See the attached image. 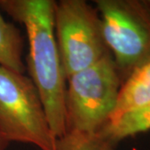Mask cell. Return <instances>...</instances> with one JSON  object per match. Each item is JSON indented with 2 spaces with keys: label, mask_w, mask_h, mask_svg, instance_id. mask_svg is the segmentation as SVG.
<instances>
[{
  "label": "cell",
  "mask_w": 150,
  "mask_h": 150,
  "mask_svg": "<svg viewBox=\"0 0 150 150\" xmlns=\"http://www.w3.org/2000/svg\"><path fill=\"white\" fill-rule=\"evenodd\" d=\"M150 103V59L134 69L124 80L115 108L107 123H113L124 113Z\"/></svg>",
  "instance_id": "8992f818"
},
{
  "label": "cell",
  "mask_w": 150,
  "mask_h": 150,
  "mask_svg": "<svg viewBox=\"0 0 150 150\" xmlns=\"http://www.w3.org/2000/svg\"><path fill=\"white\" fill-rule=\"evenodd\" d=\"M0 132L9 143L54 150L52 134L38 92L25 75L0 66Z\"/></svg>",
  "instance_id": "277c9868"
},
{
  "label": "cell",
  "mask_w": 150,
  "mask_h": 150,
  "mask_svg": "<svg viewBox=\"0 0 150 150\" xmlns=\"http://www.w3.org/2000/svg\"><path fill=\"white\" fill-rule=\"evenodd\" d=\"M54 31L66 79L110 54L97 8L83 0L54 2Z\"/></svg>",
  "instance_id": "5b68a950"
},
{
  "label": "cell",
  "mask_w": 150,
  "mask_h": 150,
  "mask_svg": "<svg viewBox=\"0 0 150 150\" xmlns=\"http://www.w3.org/2000/svg\"><path fill=\"white\" fill-rule=\"evenodd\" d=\"M144 2L146 6L148 7V8L150 10V0H144Z\"/></svg>",
  "instance_id": "8fae6325"
},
{
  "label": "cell",
  "mask_w": 150,
  "mask_h": 150,
  "mask_svg": "<svg viewBox=\"0 0 150 150\" xmlns=\"http://www.w3.org/2000/svg\"><path fill=\"white\" fill-rule=\"evenodd\" d=\"M65 96L67 131L97 134L113 111L123 83L112 54L71 75Z\"/></svg>",
  "instance_id": "7a4b0ae2"
},
{
  "label": "cell",
  "mask_w": 150,
  "mask_h": 150,
  "mask_svg": "<svg viewBox=\"0 0 150 150\" xmlns=\"http://www.w3.org/2000/svg\"><path fill=\"white\" fill-rule=\"evenodd\" d=\"M54 150H115V148L98 134L67 131L56 139Z\"/></svg>",
  "instance_id": "9c48e42d"
},
{
  "label": "cell",
  "mask_w": 150,
  "mask_h": 150,
  "mask_svg": "<svg viewBox=\"0 0 150 150\" xmlns=\"http://www.w3.org/2000/svg\"><path fill=\"white\" fill-rule=\"evenodd\" d=\"M0 8L25 28L29 79L38 92L52 134L59 138L67 132V87L54 31V1L0 0Z\"/></svg>",
  "instance_id": "6da1fadb"
},
{
  "label": "cell",
  "mask_w": 150,
  "mask_h": 150,
  "mask_svg": "<svg viewBox=\"0 0 150 150\" xmlns=\"http://www.w3.org/2000/svg\"><path fill=\"white\" fill-rule=\"evenodd\" d=\"M9 142L6 139V138L0 132V150H5L9 145Z\"/></svg>",
  "instance_id": "30bf717a"
},
{
  "label": "cell",
  "mask_w": 150,
  "mask_h": 150,
  "mask_svg": "<svg viewBox=\"0 0 150 150\" xmlns=\"http://www.w3.org/2000/svg\"><path fill=\"white\" fill-rule=\"evenodd\" d=\"M103 36L122 82L150 59V10L144 0H96Z\"/></svg>",
  "instance_id": "3957f363"
},
{
  "label": "cell",
  "mask_w": 150,
  "mask_h": 150,
  "mask_svg": "<svg viewBox=\"0 0 150 150\" xmlns=\"http://www.w3.org/2000/svg\"><path fill=\"white\" fill-rule=\"evenodd\" d=\"M148 131H150V103L124 113L113 123H106L97 134L115 148L123 139Z\"/></svg>",
  "instance_id": "52a82bcc"
},
{
  "label": "cell",
  "mask_w": 150,
  "mask_h": 150,
  "mask_svg": "<svg viewBox=\"0 0 150 150\" xmlns=\"http://www.w3.org/2000/svg\"><path fill=\"white\" fill-rule=\"evenodd\" d=\"M23 50V38L20 30L6 21L0 11V66L23 74L26 66L22 59Z\"/></svg>",
  "instance_id": "ba28073f"
}]
</instances>
